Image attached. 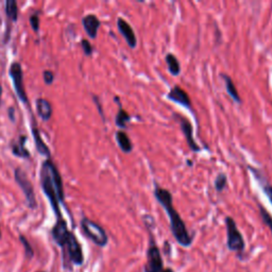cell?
I'll use <instances>...</instances> for the list:
<instances>
[{
  "label": "cell",
  "instance_id": "1",
  "mask_svg": "<svg viewBox=\"0 0 272 272\" xmlns=\"http://www.w3.org/2000/svg\"><path fill=\"white\" fill-rule=\"evenodd\" d=\"M155 200L160 203V205L166 212L169 218L170 230L172 236L177 240L180 246L184 248H189L192 245V236L187 230V226L179 212L173 205V196L166 188H162L156 182H154V190H153Z\"/></svg>",
  "mask_w": 272,
  "mask_h": 272
},
{
  "label": "cell",
  "instance_id": "2",
  "mask_svg": "<svg viewBox=\"0 0 272 272\" xmlns=\"http://www.w3.org/2000/svg\"><path fill=\"white\" fill-rule=\"evenodd\" d=\"M39 177H41L42 189L49 200L56 218H63L60 209V203L64 202L63 181L58 167L54 165L52 160L48 158L43 163Z\"/></svg>",
  "mask_w": 272,
  "mask_h": 272
},
{
  "label": "cell",
  "instance_id": "3",
  "mask_svg": "<svg viewBox=\"0 0 272 272\" xmlns=\"http://www.w3.org/2000/svg\"><path fill=\"white\" fill-rule=\"evenodd\" d=\"M143 220L149 233V245L147 249V262L145 264L144 272H161L164 269V262L161 250L153 234L154 219L151 215L146 214L143 216Z\"/></svg>",
  "mask_w": 272,
  "mask_h": 272
},
{
  "label": "cell",
  "instance_id": "4",
  "mask_svg": "<svg viewBox=\"0 0 272 272\" xmlns=\"http://www.w3.org/2000/svg\"><path fill=\"white\" fill-rule=\"evenodd\" d=\"M225 229H226V247L230 251L237 252V253H243L246 249V242L243 239V236L241 232L239 231L237 226L236 221L228 216L225 217Z\"/></svg>",
  "mask_w": 272,
  "mask_h": 272
},
{
  "label": "cell",
  "instance_id": "5",
  "mask_svg": "<svg viewBox=\"0 0 272 272\" xmlns=\"http://www.w3.org/2000/svg\"><path fill=\"white\" fill-rule=\"evenodd\" d=\"M81 228L83 233L92 240L96 246L104 248L109 243V236H107L105 230L102 226L90 220L86 217H83L81 220Z\"/></svg>",
  "mask_w": 272,
  "mask_h": 272
},
{
  "label": "cell",
  "instance_id": "6",
  "mask_svg": "<svg viewBox=\"0 0 272 272\" xmlns=\"http://www.w3.org/2000/svg\"><path fill=\"white\" fill-rule=\"evenodd\" d=\"M63 250V258H64V265L66 263L70 262L73 265L81 266L84 263V254L82 250V246L80 242L78 241L75 234L70 232L69 237H68L67 242L65 247L62 249Z\"/></svg>",
  "mask_w": 272,
  "mask_h": 272
},
{
  "label": "cell",
  "instance_id": "7",
  "mask_svg": "<svg viewBox=\"0 0 272 272\" xmlns=\"http://www.w3.org/2000/svg\"><path fill=\"white\" fill-rule=\"evenodd\" d=\"M14 177L16 183L18 184L21 191L24 192L28 207L31 209H35L37 207L35 192H34L33 185L29 178H28V175L24 172V170L21 168H16L14 171Z\"/></svg>",
  "mask_w": 272,
  "mask_h": 272
},
{
  "label": "cell",
  "instance_id": "8",
  "mask_svg": "<svg viewBox=\"0 0 272 272\" xmlns=\"http://www.w3.org/2000/svg\"><path fill=\"white\" fill-rule=\"evenodd\" d=\"M9 75L11 77V80L13 82V86L17 97L19 98L22 103L29 105V99H28L24 85V73H22V68L19 62H13V63L11 64Z\"/></svg>",
  "mask_w": 272,
  "mask_h": 272
},
{
  "label": "cell",
  "instance_id": "9",
  "mask_svg": "<svg viewBox=\"0 0 272 272\" xmlns=\"http://www.w3.org/2000/svg\"><path fill=\"white\" fill-rule=\"evenodd\" d=\"M174 117L178 118V121L180 124V128H181V131H182L185 140L187 145H188L189 149L191 150V152H195L198 153L202 150L201 147L197 144V141L195 140L194 137V127H192V124L190 122L189 119H187L184 116H181L178 114H174Z\"/></svg>",
  "mask_w": 272,
  "mask_h": 272
},
{
  "label": "cell",
  "instance_id": "10",
  "mask_svg": "<svg viewBox=\"0 0 272 272\" xmlns=\"http://www.w3.org/2000/svg\"><path fill=\"white\" fill-rule=\"evenodd\" d=\"M166 99L173 102V103H177L181 106L185 107V109L188 110L194 114V107H192V103L189 95L187 94L185 89H183L179 85H174L171 88H170L169 92L166 94Z\"/></svg>",
  "mask_w": 272,
  "mask_h": 272
},
{
  "label": "cell",
  "instance_id": "11",
  "mask_svg": "<svg viewBox=\"0 0 272 272\" xmlns=\"http://www.w3.org/2000/svg\"><path fill=\"white\" fill-rule=\"evenodd\" d=\"M70 231L67 228V222L64 218H59L56 220L54 226L51 230V235H52L53 240L56 245L63 249L66 245L68 237H69Z\"/></svg>",
  "mask_w": 272,
  "mask_h": 272
},
{
  "label": "cell",
  "instance_id": "12",
  "mask_svg": "<svg viewBox=\"0 0 272 272\" xmlns=\"http://www.w3.org/2000/svg\"><path fill=\"white\" fill-rule=\"evenodd\" d=\"M117 29L119 33L121 34V36L126 39L130 48L135 49L137 47V37H136L135 31L132 26L122 17H118L117 18Z\"/></svg>",
  "mask_w": 272,
  "mask_h": 272
},
{
  "label": "cell",
  "instance_id": "13",
  "mask_svg": "<svg viewBox=\"0 0 272 272\" xmlns=\"http://www.w3.org/2000/svg\"><path fill=\"white\" fill-rule=\"evenodd\" d=\"M247 167L249 169V171H250V173L254 177V179L256 180V182L259 184L260 188H262L265 196L267 197V199L269 200L270 204L272 205V185L269 183L267 178L265 177V174L262 172V170L251 165H248Z\"/></svg>",
  "mask_w": 272,
  "mask_h": 272
},
{
  "label": "cell",
  "instance_id": "14",
  "mask_svg": "<svg viewBox=\"0 0 272 272\" xmlns=\"http://www.w3.org/2000/svg\"><path fill=\"white\" fill-rule=\"evenodd\" d=\"M82 26L87 35L92 39H95L97 37L98 30L101 26V21L97 17V15L87 14L82 18Z\"/></svg>",
  "mask_w": 272,
  "mask_h": 272
},
{
  "label": "cell",
  "instance_id": "15",
  "mask_svg": "<svg viewBox=\"0 0 272 272\" xmlns=\"http://www.w3.org/2000/svg\"><path fill=\"white\" fill-rule=\"evenodd\" d=\"M114 101H116V103L118 104V112L115 116V124L116 127L119 128L120 130H126L128 128V123L131 121V115L123 109L120 98L118 96H115L114 97Z\"/></svg>",
  "mask_w": 272,
  "mask_h": 272
},
{
  "label": "cell",
  "instance_id": "16",
  "mask_svg": "<svg viewBox=\"0 0 272 272\" xmlns=\"http://www.w3.org/2000/svg\"><path fill=\"white\" fill-rule=\"evenodd\" d=\"M221 79H222L223 82H224V86H225V89H226V93H228V95L231 97V99L233 100L235 103L237 104H241L242 103V99L240 97V95L239 93H238V90L235 86V83L234 81L232 80V78L229 76V75H226V73H221Z\"/></svg>",
  "mask_w": 272,
  "mask_h": 272
},
{
  "label": "cell",
  "instance_id": "17",
  "mask_svg": "<svg viewBox=\"0 0 272 272\" xmlns=\"http://www.w3.org/2000/svg\"><path fill=\"white\" fill-rule=\"evenodd\" d=\"M31 132H32V135H33L34 144H35V148H36L37 152L41 155H45V156H47L48 158H50L51 151L49 149V147L46 145V143H45L44 139L42 138L41 133H39V130L35 126H32Z\"/></svg>",
  "mask_w": 272,
  "mask_h": 272
},
{
  "label": "cell",
  "instance_id": "18",
  "mask_svg": "<svg viewBox=\"0 0 272 272\" xmlns=\"http://www.w3.org/2000/svg\"><path fill=\"white\" fill-rule=\"evenodd\" d=\"M35 105L39 118L44 121H48L51 116H52V106H51L50 102L47 99L38 98L35 102Z\"/></svg>",
  "mask_w": 272,
  "mask_h": 272
},
{
  "label": "cell",
  "instance_id": "19",
  "mask_svg": "<svg viewBox=\"0 0 272 272\" xmlns=\"http://www.w3.org/2000/svg\"><path fill=\"white\" fill-rule=\"evenodd\" d=\"M115 139L119 149H120L123 153L129 154V153L132 152L133 144L126 132L122 131V130H118V131L115 133Z\"/></svg>",
  "mask_w": 272,
  "mask_h": 272
},
{
  "label": "cell",
  "instance_id": "20",
  "mask_svg": "<svg viewBox=\"0 0 272 272\" xmlns=\"http://www.w3.org/2000/svg\"><path fill=\"white\" fill-rule=\"evenodd\" d=\"M27 136L21 135L19 136V138L16 140V143L12 145V153L17 156L21 158H28L30 157V151L26 148V141H27Z\"/></svg>",
  "mask_w": 272,
  "mask_h": 272
},
{
  "label": "cell",
  "instance_id": "21",
  "mask_svg": "<svg viewBox=\"0 0 272 272\" xmlns=\"http://www.w3.org/2000/svg\"><path fill=\"white\" fill-rule=\"evenodd\" d=\"M165 62L167 64V69L170 75L173 77H178L181 75L182 68H181V64H180L178 58L173 53H171V52L166 53Z\"/></svg>",
  "mask_w": 272,
  "mask_h": 272
},
{
  "label": "cell",
  "instance_id": "22",
  "mask_svg": "<svg viewBox=\"0 0 272 272\" xmlns=\"http://www.w3.org/2000/svg\"><path fill=\"white\" fill-rule=\"evenodd\" d=\"M5 15L11 22H16L18 19V5L15 0H7L5 1Z\"/></svg>",
  "mask_w": 272,
  "mask_h": 272
},
{
  "label": "cell",
  "instance_id": "23",
  "mask_svg": "<svg viewBox=\"0 0 272 272\" xmlns=\"http://www.w3.org/2000/svg\"><path fill=\"white\" fill-rule=\"evenodd\" d=\"M228 186V175L225 172L220 171L217 173L214 181V188L217 192H222Z\"/></svg>",
  "mask_w": 272,
  "mask_h": 272
},
{
  "label": "cell",
  "instance_id": "24",
  "mask_svg": "<svg viewBox=\"0 0 272 272\" xmlns=\"http://www.w3.org/2000/svg\"><path fill=\"white\" fill-rule=\"evenodd\" d=\"M258 208H259L260 218H262L265 225L268 226V229L270 230L271 234H272V216L270 215V213L267 211V209H266L260 203L258 204Z\"/></svg>",
  "mask_w": 272,
  "mask_h": 272
},
{
  "label": "cell",
  "instance_id": "25",
  "mask_svg": "<svg viewBox=\"0 0 272 272\" xmlns=\"http://www.w3.org/2000/svg\"><path fill=\"white\" fill-rule=\"evenodd\" d=\"M19 240H20V242H21V245L24 246L26 257H27V258H29V259L32 258V257H33V255H34V251H33V249H32V246L30 245L29 240H28L24 235H19Z\"/></svg>",
  "mask_w": 272,
  "mask_h": 272
},
{
  "label": "cell",
  "instance_id": "26",
  "mask_svg": "<svg viewBox=\"0 0 272 272\" xmlns=\"http://www.w3.org/2000/svg\"><path fill=\"white\" fill-rule=\"evenodd\" d=\"M81 47L83 49V52L86 56H90L94 53V48H93V45L90 44L87 39L83 38L81 41Z\"/></svg>",
  "mask_w": 272,
  "mask_h": 272
},
{
  "label": "cell",
  "instance_id": "27",
  "mask_svg": "<svg viewBox=\"0 0 272 272\" xmlns=\"http://www.w3.org/2000/svg\"><path fill=\"white\" fill-rule=\"evenodd\" d=\"M43 79L44 82L46 83L47 85H51L54 81V75L53 72L51 70H44L43 72Z\"/></svg>",
  "mask_w": 272,
  "mask_h": 272
},
{
  "label": "cell",
  "instance_id": "28",
  "mask_svg": "<svg viewBox=\"0 0 272 272\" xmlns=\"http://www.w3.org/2000/svg\"><path fill=\"white\" fill-rule=\"evenodd\" d=\"M30 25L32 30L34 32H38L39 30V18L36 14H33L30 16Z\"/></svg>",
  "mask_w": 272,
  "mask_h": 272
},
{
  "label": "cell",
  "instance_id": "29",
  "mask_svg": "<svg viewBox=\"0 0 272 272\" xmlns=\"http://www.w3.org/2000/svg\"><path fill=\"white\" fill-rule=\"evenodd\" d=\"M93 99L95 100V103L96 105H97L98 107V110H99V114L101 115L102 119H103V121H105V117H104V113H103V110H102V107H101V104H100V101H99V98L97 97V96H93Z\"/></svg>",
  "mask_w": 272,
  "mask_h": 272
},
{
  "label": "cell",
  "instance_id": "30",
  "mask_svg": "<svg viewBox=\"0 0 272 272\" xmlns=\"http://www.w3.org/2000/svg\"><path fill=\"white\" fill-rule=\"evenodd\" d=\"M8 115H9L10 120L12 122H15V110H14V107H12V106L10 107V109L8 110Z\"/></svg>",
  "mask_w": 272,
  "mask_h": 272
},
{
  "label": "cell",
  "instance_id": "31",
  "mask_svg": "<svg viewBox=\"0 0 272 272\" xmlns=\"http://www.w3.org/2000/svg\"><path fill=\"white\" fill-rule=\"evenodd\" d=\"M1 97H2V85L0 84V105H1Z\"/></svg>",
  "mask_w": 272,
  "mask_h": 272
},
{
  "label": "cell",
  "instance_id": "32",
  "mask_svg": "<svg viewBox=\"0 0 272 272\" xmlns=\"http://www.w3.org/2000/svg\"><path fill=\"white\" fill-rule=\"evenodd\" d=\"M161 272H174V271L171 268H164Z\"/></svg>",
  "mask_w": 272,
  "mask_h": 272
},
{
  "label": "cell",
  "instance_id": "33",
  "mask_svg": "<svg viewBox=\"0 0 272 272\" xmlns=\"http://www.w3.org/2000/svg\"><path fill=\"white\" fill-rule=\"evenodd\" d=\"M187 165H188V166H192V161L187 160Z\"/></svg>",
  "mask_w": 272,
  "mask_h": 272
},
{
  "label": "cell",
  "instance_id": "34",
  "mask_svg": "<svg viewBox=\"0 0 272 272\" xmlns=\"http://www.w3.org/2000/svg\"><path fill=\"white\" fill-rule=\"evenodd\" d=\"M0 237H1V231H0Z\"/></svg>",
  "mask_w": 272,
  "mask_h": 272
},
{
  "label": "cell",
  "instance_id": "35",
  "mask_svg": "<svg viewBox=\"0 0 272 272\" xmlns=\"http://www.w3.org/2000/svg\"><path fill=\"white\" fill-rule=\"evenodd\" d=\"M36 272H45V271H36Z\"/></svg>",
  "mask_w": 272,
  "mask_h": 272
}]
</instances>
